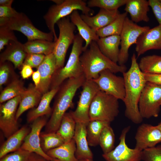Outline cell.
Masks as SVG:
<instances>
[{
	"label": "cell",
	"instance_id": "1",
	"mask_svg": "<svg viewBox=\"0 0 161 161\" xmlns=\"http://www.w3.org/2000/svg\"><path fill=\"white\" fill-rule=\"evenodd\" d=\"M123 74L125 83V95L123 101L125 106V115L134 123L139 124L143 118L140 113L139 102L147 81L139 67L135 53L131 57L129 69Z\"/></svg>",
	"mask_w": 161,
	"mask_h": 161
},
{
	"label": "cell",
	"instance_id": "2",
	"mask_svg": "<svg viewBox=\"0 0 161 161\" xmlns=\"http://www.w3.org/2000/svg\"><path fill=\"white\" fill-rule=\"evenodd\" d=\"M84 74L77 78L65 80L60 86L49 120L45 126L44 132H56L62 118L67 110L73 106V100L77 90L86 80Z\"/></svg>",
	"mask_w": 161,
	"mask_h": 161
},
{
	"label": "cell",
	"instance_id": "3",
	"mask_svg": "<svg viewBox=\"0 0 161 161\" xmlns=\"http://www.w3.org/2000/svg\"><path fill=\"white\" fill-rule=\"evenodd\" d=\"M89 47L83 52L80 61L86 80H93L98 77L103 71L109 69L114 73L126 72L125 65L120 66L104 55L100 50L96 41H93Z\"/></svg>",
	"mask_w": 161,
	"mask_h": 161
},
{
	"label": "cell",
	"instance_id": "4",
	"mask_svg": "<svg viewBox=\"0 0 161 161\" xmlns=\"http://www.w3.org/2000/svg\"><path fill=\"white\" fill-rule=\"evenodd\" d=\"M83 39L78 33L75 35L72 50L65 66L57 70L51 83L50 89L60 87L66 80L78 77L83 74L80 61L83 51Z\"/></svg>",
	"mask_w": 161,
	"mask_h": 161
},
{
	"label": "cell",
	"instance_id": "5",
	"mask_svg": "<svg viewBox=\"0 0 161 161\" xmlns=\"http://www.w3.org/2000/svg\"><path fill=\"white\" fill-rule=\"evenodd\" d=\"M118 100L100 90L91 104L89 112L90 121L97 120L110 123L119 112Z\"/></svg>",
	"mask_w": 161,
	"mask_h": 161
},
{
	"label": "cell",
	"instance_id": "6",
	"mask_svg": "<svg viewBox=\"0 0 161 161\" xmlns=\"http://www.w3.org/2000/svg\"><path fill=\"white\" fill-rule=\"evenodd\" d=\"M80 10L83 14L91 16L93 11L82 0H65L62 4L51 6L44 16L46 25L54 35V41L58 39L55 30V25L61 18L70 15L74 11Z\"/></svg>",
	"mask_w": 161,
	"mask_h": 161
},
{
	"label": "cell",
	"instance_id": "7",
	"mask_svg": "<svg viewBox=\"0 0 161 161\" xmlns=\"http://www.w3.org/2000/svg\"><path fill=\"white\" fill-rule=\"evenodd\" d=\"M6 26L12 30L19 31L27 38L28 41L42 39L53 41V34L45 32L37 29L24 13H18L14 16L9 18H0V26Z\"/></svg>",
	"mask_w": 161,
	"mask_h": 161
},
{
	"label": "cell",
	"instance_id": "8",
	"mask_svg": "<svg viewBox=\"0 0 161 161\" xmlns=\"http://www.w3.org/2000/svg\"><path fill=\"white\" fill-rule=\"evenodd\" d=\"M59 31V35L53 53L55 57L57 70L64 66L66 53L70 45L73 43L75 35V26L69 17H64L56 23Z\"/></svg>",
	"mask_w": 161,
	"mask_h": 161
},
{
	"label": "cell",
	"instance_id": "9",
	"mask_svg": "<svg viewBox=\"0 0 161 161\" xmlns=\"http://www.w3.org/2000/svg\"><path fill=\"white\" fill-rule=\"evenodd\" d=\"M161 85L147 82L142 92L138 103L143 118L158 116L161 106Z\"/></svg>",
	"mask_w": 161,
	"mask_h": 161
},
{
	"label": "cell",
	"instance_id": "10",
	"mask_svg": "<svg viewBox=\"0 0 161 161\" xmlns=\"http://www.w3.org/2000/svg\"><path fill=\"white\" fill-rule=\"evenodd\" d=\"M150 28L148 26H140L127 17L126 18L120 35V47L118 62L119 65H125L128 59L130 47L136 43L138 38L143 32Z\"/></svg>",
	"mask_w": 161,
	"mask_h": 161
},
{
	"label": "cell",
	"instance_id": "11",
	"mask_svg": "<svg viewBox=\"0 0 161 161\" xmlns=\"http://www.w3.org/2000/svg\"><path fill=\"white\" fill-rule=\"evenodd\" d=\"M82 87L77 107L74 111L70 112L76 122L87 125L90 121L89 112L91 104L95 96L100 90L92 80H86Z\"/></svg>",
	"mask_w": 161,
	"mask_h": 161
},
{
	"label": "cell",
	"instance_id": "12",
	"mask_svg": "<svg viewBox=\"0 0 161 161\" xmlns=\"http://www.w3.org/2000/svg\"><path fill=\"white\" fill-rule=\"evenodd\" d=\"M21 99L18 96L0 104V128L7 139L20 129L16 115Z\"/></svg>",
	"mask_w": 161,
	"mask_h": 161
},
{
	"label": "cell",
	"instance_id": "13",
	"mask_svg": "<svg viewBox=\"0 0 161 161\" xmlns=\"http://www.w3.org/2000/svg\"><path fill=\"white\" fill-rule=\"evenodd\" d=\"M99 89L115 97L123 100L125 95L124 78L117 76L109 69H106L99 74L97 78L93 80Z\"/></svg>",
	"mask_w": 161,
	"mask_h": 161
},
{
	"label": "cell",
	"instance_id": "14",
	"mask_svg": "<svg viewBox=\"0 0 161 161\" xmlns=\"http://www.w3.org/2000/svg\"><path fill=\"white\" fill-rule=\"evenodd\" d=\"M130 126L124 128L119 137L117 145L109 152L103 154L102 157L106 161H141L142 151L135 148H131L127 145L126 137Z\"/></svg>",
	"mask_w": 161,
	"mask_h": 161
},
{
	"label": "cell",
	"instance_id": "15",
	"mask_svg": "<svg viewBox=\"0 0 161 161\" xmlns=\"http://www.w3.org/2000/svg\"><path fill=\"white\" fill-rule=\"evenodd\" d=\"M47 122L46 116L40 117L32 122L30 126V131L24 139L20 148L31 153H35L51 161L52 158L43 150L41 145V131Z\"/></svg>",
	"mask_w": 161,
	"mask_h": 161
},
{
	"label": "cell",
	"instance_id": "16",
	"mask_svg": "<svg viewBox=\"0 0 161 161\" xmlns=\"http://www.w3.org/2000/svg\"><path fill=\"white\" fill-rule=\"evenodd\" d=\"M135 148L140 151L153 147L161 142V131L156 126L143 123L138 128L135 136Z\"/></svg>",
	"mask_w": 161,
	"mask_h": 161
},
{
	"label": "cell",
	"instance_id": "17",
	"mask_svg": "<svg viewBox=\"0 0 161 161\" xmlns=\"http://www.w3.org/2000/svg\"><path fill=\"white\" fill-rule=\"evenodd\" d=\"M135 44L137 58L148 50L161 49V25L150 28L143 32Z\"/></svg>",
	"mask_w": 161,
	"mask_h": 161
},
{
	"label": "cell",
	"instance_id": "18",
	"mask_svg": "<svg viewBox=\"0 0 161 161\" xmlns=\"http://www.w3.org/2000/svg\"><path fill=\"white\" fill-rule=\"evenodd\" d=\"M37 69L40 73L41 79L40 84L36 88L43 95L49 91L52 78L57 70L56 60L53 53L46 56Z\"/></svg>",
	"mask_w": 161,
	"mask_h": 161
},
{
	"label": "cell",
	"instance_id": "19",
	"mask_svg": "<svg viewBox=\"0 0 161 161\" xmlns=\"http://www.w3.org/2000/svg\"><path fill=\"white\" fill-rule=\"evenodd\" d=\"M86 125L83 123L76 122L73 138L76 146L75 156L78 160L93 158V154L89 147L87 139Z\"/></svg>",
	"mask_w": 161,
	"mask_h": 161
},
{
	"label": "cell",
	"instance_id": "20",
	"mask_svg": "<svg viewBox=\"0 0 161 161\" xmlns=\"http://www.w3.org/2000/svg\"><path fill=\"white\" fill-rule=\"evenodd\" d=\"M5 50L0 55V63L8 61L11 62L15 68L22 67L27 53L23 44L17 41H10Z\"/></svg>",
	"mask_w": 161,
	"mask_h": 161
},
{
	"label": "cell",
	"instance_id": "21",
	"mask_svg": "<svg viewBox=\"0 0 161 161\" xmlns=\"http://www.w3.org/2000/svg\"><path fill=\"white\" fill-rule=\"evenodd\" d=\"M120 13L118 10H110L100 8L98 13L94 16L83 14L80 16L82 19L96 32L112 22Z\"/></svg>",
	"mask_w": 161,
	"mask_h": 161
},
{
	"label": "cell",
	"instance_id": "22",
	"mask_svg": "<svg viewBox=\"0 0 161 161\" xmlns=\"http://www.w3.org/2000/svg\"><path fill=\"white\" fill-rule=\"evenodd\" d=\"M59 88L50 89L42 95L37 107L31 110L28 113L27 116L28 123H32L41 117L51 115L52 108L50 106V103L58 92Z\"/></svg>",
	"mask_w": 161,
	"mask_h": 161
},
{
	"label": "cell",
	"instance_id": "23",
	"mask_svg": "<svg viewBox=\"0 0 161 161\" xmlns=\"http://www.w3.org/2000/svg\"><path fill=\"white\" fill-rule=\"evenodd\" d=\"M149 7L148 1L128 0L124 10L129 14L131 19L133 22L136 23L142 21L147 22L149 21L148 15Z\"/></svg>",
	"mask_w": 161,
	"mask_h": 161
},
{
	"label": "cell",
	"instance_id": "24",
	"mask_svg": "<svg viewBox=\"0 0 161 161\" xmlns=\"http://www.w3.org/2000/svg\"><path fill=\"white\" fill-rule=\"evenodd\" d=\"M96 42L100 50L104 55L113 62H118L120 43V35L99 38Z\"/></svg>",
	"mask_w": 161,
	"mask_h": 161
},
{
	"label": "cell",
	"instance_id": "25",
	"mask_svg": "<svg viewBox=\"0 0 161 161\" xmlns=\"http://www.w3.org/2000/svg\"><path fill=\"white\" fill-rule=\"evenodd\" d=\"M69 17L71 21L77 27L78 33L85 41V44L83 48V52L88 49L92 41H97L99 37L82 19L78 10L72 12Z\"/></svg>",
	"mask_w": 161,
	"mask_h": 161
},
{
	"label": "cell",
	"instance_id": "26",
	"mask_svg": "<svg viewBox=\"0 0 161 161\" xmlns=\"http://www.w3.org/2000/svg\"><path fill=\"white\" fill-rule=\"evenodd\" d=\"M30 130V127L24 126L7 138L0 147V158L20 149Z\"/></svg>",
	"mask_w": 161,
	"mask_h": 161
},
{
	"label": "cell",
	"instance_id": "27",
	"mask_svg": "<svg viewBox=\"0 0 161 161\" xmlns=\"http://www.w3.org/2000/svg\"><path fill=\"white\" fill-rule=\"evenodd\" d=\"M42 94L33 85H30L21 95V99L17 111L16 117L18 120L21 115L28 109L38 106Z\"/></svg>",
	"mask_w": 161,
	"mask_h": 161
},
{
	"label": "cell",
	"instance_id": "28",
	"mask_svg": "<svg viewBox=\"0 0 161 161\" xmlns=\"http://www.w3.org/2000/svg\"><path fill=\"white\" fill-rule=\"evenodd\" d=\"M76 146L74 139L48 151L46 154L52 158L61 161H78L75 156Z\"/></svg>",
	"mask_w": 161,
	"mask_h": 161
},
{
	"label": "cell",
	"instance_id": "29",
	"mask_svg": "<svg viewBox=\"0 0 161 161\" xmlns=\"http://www.w3.org/2000/svg\"><path fill=\"white\" fill-rule=\"evenodd\" d=\"M55 44V41L37 39L27 41L23 44V46L27 54H41L47 56L53 52Z\"/></svg>",
	"mask_w": 161,
	"mask_h": 161
},
{
	"label": "cell",
	"instance_id": "30",
	"mask_svg": "<svg viewBox=\"0 0 161 161\" xmlns=\"http://www.w3.org/2000/svg\"><path fill=\"white\" fill-rule=\"evenodd\" d=\"M127 13H120L112 22L107 26L98 30L96 33L99 38L113 35H120L124 23L127 17Z\"/></svg>",
	"mask_w": 161,
	"mask_h": 161
},
{
	"label": "cell",
	"instance_id": "31",
	"mask_svg": "<svg viewBox=\"0 0 161 161\" xmlns=\"http://www.w3.org/2000/svg\"><path fill=\"white\" fill-rule=\"evenodd\" d=\"M139 67L143 73H161V56L153 55L142 57L138 64Z\"/></svg>",
	"mask_w": 161,
	"mask_h": 161
},
{
	"label": "cell",
	"instance_id": "32",
	"mask_svg": "<svg viewBox=\"0 0 161 161\" xmlns=\"http://www.w3.org/2000/svg\"><path fill=\"white\" fill-rule=\"evenodd\" d=\"M110 123L97 120L89 122L86 126V134L89 146H95L99 145V137L102 130L106 125Z\"/></svg>",
	"mask_w": 161,
	"mask_h": 161
},
{
	"label": "cell",
	"instance_id": "33",
	"mask_svg": "<svg viewBox=\"0 0 161 161\" xmlns=\"http://www.w3.org/2000/svg\"><path fill=\"white\" fill-rule=\"evenodd\" d=\"M76 125V122L70 112H66L62 118L56 132L62 137L65 142H68L73 139Z\"/></svg>",
	"mask_w": 161,
	"mask_h": 161
},
{
	"label": "cell",
	"instance_id": "34",
	"mask_svg": "<svg viewBox=\"0 0 161 161\" xmlns=\"http://www.w3.org/2000/svg\"><path fill=\"white\" fill-rule=\"evenodd\" d=\"M40 136L41 148L46 153L49 150L57 148L65 143L62 137L57 132H42Z\"/></svg>",
	"mask_w": 161,
	"mask_h": 161
},
{
	"label": "cell",
	"instance_id": "35",
	"mask_svg": "<svg viewBox=\"0 0 161 161\" xmlns=\"http://www.w3.org/2000/svg\"><path fill=\"white\" fill-rule=\"evenodd\" d=\"M25 89L22 81L18 79L14 80L1 92L0 95V103L21 95Z\"/></svg>",
	"mask_w": 161,
	"mask_h": 161
},
{
	"label": "cell",
	"instance_id": "36",
	"mask_svg": "<svg viewBox=\"0 0 161 161\" xmlns=\"http://www.w3.org/2000/svg\"><path fill=\"white\" fill-rule=\"evenodd\" d=\"M115 135L110 124L106 125L101 133L99 139L100 145L103 154L108 153L114 148Z\"/></svg>",
	"mask_w": 161,
	"mask_h": 161
},
{
	"label": "cell",
	"instance_id": "37",
	"mask_svg": "<svg viewBox=\"0 0 161 161\" xmlns=\"http://www.w3.org/2000/svg\"><path fill=\"white\" fill-rule=\"evenodd\" d=\"M128 0H90L87 3L89 8L97 7L107 10H117L120 7L125 5Z\"/></svg>",
	"mask_w": 161,
	"mask_h": 161
},
{
	"label": "cell",
	"instance_id": "38",
	"mask_svg": "<svg viewBox=\"0 0 161 161\" xmlns=\"http://www.w3.org/2000/svg\"><path fill=\"white\" fill-rule=\"evenodd\" d=\"M142 160L143 161H161V145L143 150Z\"/></svg>",
	"mask_w": 161,
	"mask_h": 161
},
{
	"label": "cell",
	"instance_id": "39",
	"mask_svg": "<svg viewBox=\"0 0 161 161\" xmlns=\"http://www.w3.org/2000/svg\"><path fill=\"white\" fill-rule=\"evenodd\" d=\"M31 152L20 148L0 158V161H27Z\"/></svg>",
	"mask_w": 161,
	"mask_h": 161
},
{
	"label": "cell",
	"instance_id": "40",
	"mask_svg": "<svg viewBox=\"0 0 161 161\" xmlns=\"http://www.w3.org/2000/svg\"><path fill=\"white\" fill-rule=\"evenodd\" d=\"M17 40L13 30L6 26L0 27V51L4 48L5 46L8 44L10 41Z\"/></svg>",
	"mask_w": 161,
	"mask_h": 161
},
{
	"label": "cell",
	"instance_id": "41",
	"mask_svg": "<svg viewBox=\"0 0 161 161\" xmlns=\"http://www.w3.org/2000/svg\"><path fill=\"white\" fill-rule=\"evenodd\" d=\"M46 55L43 54H27L23 64L28 65L32 68H37L43 61Z\"/></svg>",
	"mask_w": 161,
	"mask_h": 161
},
{
	"label": "cell",
	"instance_id": "42",
	"mask_svg": "<svg viewBox=\"0 0 161 161\" xmlns=\"http://www.w3.org/2000/svg\"><path fill=\"white\" fill-rule=\"evenodd\" d=\"M11 68L10 65L5 62L0 63V86L5 84L8 81Z\"/></svg>",
	"mask_w": 161,
	"mask_h": 161
},
{
	"label": "cell",
	"instance_id": "43",
	"mask_svg": "<svg viewBox=\"0 0 161 161\" xmlns=\"http://www.w3.org/2000/svg\"><path fill=\"white\" fill-rule=\"evenodd\" d=\"M148 1L159 25H161V0H149Z\"/></svg>",
	"mask_w": 161,
	"mask_h": 161
},
{
	"label": "cell",
	"instance_id": "44",
	"mask_svg": "<svg viewBox=\"0 0 161 161\" xmlns=\"http://www.w3.org/2000/svg\"><path fill=\"white\" fill-rule=\"evenodd\" d=\"M18 13L12 7L0 6V18H12Z\"/></svg>",
	"mask_w": 161,
	"mask_h": 161
},
{
	"label": "cell",
	"instance_id": "45",
	"mask_svg": "<svg viewBox=\"0 0 161 161\" xmlns=\"http://www.w3.org/2000/svg\"><path fill=\"white\" fill-rule=\"evenodd\" d=\"M144 74L147 82L161 85V73L158 74L144 73Z\"/></svg>",
	"mask_w": 161,
	"mask_h": 161
},
{
	"label": "cell",
	"instance_id": "46",
	"mask_svg": "<svg viewBox=\"0 0 161 161\" xmlns=\"http://www.w3.org/2000/svg\"><path fill=\"white\" fill-rule=\"evenodd\" d=\"M34 72L32 67L27 64H23L20 72L21 75L24 79H27L32 75Z\"/></svg>",
	"mask_w": 161,
	"mask_h": 161
},
{
	"label": "cell",
	"instance_id": "47",
	"mask_svg": "<svg viewBox=\"0 0 161 161\" xmlns=\"http://www.w3.org/2000/svg\"><path fill=\"white\" fill-rule=\"evenodd\" d=\"M27 161H51L35 153L31 152Z\"/></svg>",
	"mask_w": 161,
	"mask_h": 161
},
{
	"label": "cell",
	"instance_id": "48",
	"mask_svg": "<svg viewBox=\"0 0 161 161\" xmlns=\"http://www.w3.org/2000/svg\"><path fill=\"white\" fill-rule=\"evenodd\" d=\"M32 79L34 83V86L36 88L39 86L41 81V76L39 71L37 70L34 72L32 75Z\"/></svg>",
	"mask_w": 161,
	"mask_h": 161
},
{
	"label": "cell",
	"instance_id": "49",
	"mask_svg": "<svg viewBox=\"0 0 161 161\" xmlns=\"http://www.w3.org/2000/svg\"><path fill=\"white\" fill-rule=\"evenodd\" d=\"M13 0H0V6L11 7Z\"/></svg>",
	"mask_w": 161,
	"mask_h": 161
},
{
	"label": "cell",
	"instance_id": "50",
	"mask_svg": "<svg viewBox=\"0 0 161 161\" xmlns=\"http://www.w3.org/2000/svg\"><path fill=\"white\" fill-rule=\"evenodd\" d=\"M64 0H52V1L55 2L56 4L58 5L62 4L63 3Z\"/></svg>",
	"mask_w": 161,
	"mask_h": 161
},
{
	"label": "cell",
	"instance_id": "51",
	"mask_svg": "<svg viewBox=\"0 0 161 161\" xmlns=\"http://www.w3.org/2000/svg\"><path fill=\"white\" fill-rule=\"evenodd\" d=\"M78 161H94L93 159H86L78 160Z\"/></svg>",
	"mask_w": 161,
	"mask_h": 161
},
{
	"label": "cell",
	"instance_id": "52",
	"mask_svg": "<svg viewBox=\"0 0 161 161\" xmlns=\"http://www.w3.org/2000/svg\"><path fill=\"white\" fill-rule=\"evenodd\" d=\"M156 126L161 131V122L157 125Z\"/></svg>",
	"mask_w": 161,
	"mask_h": 161
},
{
	"label": "cell",
	"instance_id": "53",
	"mask_svg": "<svg viewBox=\"0 0 161 161\" xmlns=\"http://www.w3.org/2000/svg\"><path fill=\"white\" fill-rule=\"evenodd\" d=\"M51 161H61L57 159L52 158V160Z\"/></svg>",
	"mask_w": 161,
	"mask_h": 161
},
{
	"label": "cell",
	"instance_id": "54",
	"mask_svg": "<svg viewBox=\"0 0 161 161\" xmlns=\"http://www.w3.org/2000/svg\"></svg>",
	"mask_w": 161,
	"mask_h": 161
}]
</instances>
